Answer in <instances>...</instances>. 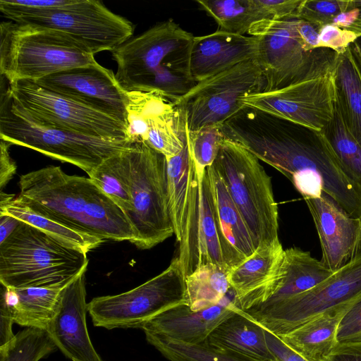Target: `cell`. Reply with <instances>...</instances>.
Here are the masks:
<instances>
[{"instance_id": "cell-24", "label": "cell", "mask_w": 361, "mask_h": 361, "mask_svg": "<svg viewBox=\"0 0 361 361\" xmlns=\"http://www.w3.org/2000/svg\"><path fill=\"white\" fill-rule=\"evenodd\" d=\"M68 283L23 288H8L1 286L5 291L16 324L25 328L47 331L57 312L63 290Z\"/></svg>"}, {"instance_id": "cell-34", "label": "cell", "mask_w": 361, "mask_h": 361, "mask_svg": "<svg viewBox=\"0 0 361 361\" xmlns=\"http://www.w3.org/2000/svg\"><path fill=\"white\" fill-rule=\"evenodd\" d=\"M56 349L47 331L27 327L17 333L7 346L0 348V361H39Z\"/></svg>"}, {"instance_id": "cell-50", "label": "cell", "mask_w": 361, "mask_h": 361, "mask_svg": "<svg viewBox=\"0 0 361 361\" xmlns=\"http://www.w3.org/2000/svg\"><path fill=\"white\" fill-rule=\"evenodd\" d=\"M360 219H361V217H360Z\"/></svg>"}, {"instance_id": "cell-32", "label": "cell", "mask_w": 361, "mask_h": 361, "mask_svg": "<svg viewBox=\"0 0 361 361\" xmlns=\"http://www.w3.org/2000/svg\"><path fill=\"white\" fill-rule=\"evenodd\" d=\"M229 270L226 266L207 263L186 276L189 307L197 311L219 303L231 290Z\"/></svg>"}, {"instance_id": "cell-30", "label": "cell", "mask_w": 361, "mask_h": 361, "mask_svg": "<svg viewBox=\"0 0 361 361\" xmlns=\"http://www.w3.org/2000/svg\"><path fill=\"white\" fill-rule=\"evenodd\" d=\"M220 30L245 35L251 27L263 20H271L262 0H197Z\"/></svg>"}, {"instance_id": "cell-28", "label": "cell", "mask_w": 361, "mask_h": 361, "mask_svg": "<svg viewBox=\"0 0 361 361\" xmlns=\"http://www.w3.org/2000/svg\"><path fill=\"white\" fill-rule=\"evenodd\" d=\"M0 214L11 216L25 222L72 248L85 253L99 246L104 241L69 228L52 219L42 215L18 197L0 193Z\"/></svg>"}, {"instance_id": "cell-42", "label": "cell", "mask_w": 361, "mask_h": 361, "mask_svg": "<svg viewBox=\"0 0 361 361\" xmlns=\"http://www.w3.org/2000/svg\"><path fill=\"white\" fill-rule=\"evenodd\" d=\"M321 361H361V343H338Z\"/></svg>"}, {"instance_id": "cell-9", "label": "cell", "mask_w": 361, "mask_h": 361, "mask_svg": "<svg viewBox=\"0 0 361 361\" xmlns=\"http://www.w3.org/2000/svg\"><path fill=\"white\" fill-rule=\"evenodd\" d=\"M132 210L128 215L137 240L150 249L174 235L169 200L166 158L143 142L129 147Z\"/></svg>"}, {"instance_id": "cell-4", "label": "cell", "mask_w": 361, "mask_h": 361, "mask_svg": "<svg viewBox=\"0 0 361 361\" xmlns=\"http://www.w3.org/2000/svg\"><path fill=\"white\" fill-rule=\"evenodd\" d=\"M87 253L20 221L0 243V283L8 288L70 283L88 264Z\"/></svg>"}, {"instance_id": "cell-18", "label": "cell", "mask_w": 361, "mask_h": 361, "mask_svg": "<svg viewBox=\"0 0 361 361\" xmlns=\"http://www.w3.org/2000/svg\"><path fill=\"white\" fill-rule=\"evenodd\" d=\"M304 200L319 238L321 261L335 272L361 250V219L349 215L324 192Z\"/></svg>"}, {"instance_id": "cell-36", "label": "cell", "mask_w": 361, "mask_h": 361, "mask_svg": "<svg viewBox=\"0 0 361 361\" xmlns=\"http://www.w3.org/2000/svg\"><path fill=\"white\" fill-rule=\"evenodd\" d=\"M186 135L189 153L196 169L205 170L212 166L225 139L219 126L192 132L186 128Z\"/></svg>"}, {"instance_id": "cell-19", "label": "cell", "mask_w": 361, "mask_h": 361, "mask_svg": "<svg viewBox=\"0 0 361 361\" xmlns=\"http://www.w3.org/2000/svg\"><path fill=\"white\" fill-rule=\"evenodd\" d=\"M285 250L281 243L263 246L229 270L236 306L245 312L265 303L285 276Z\"/></svg>"}, {"instance_id": "cell-7", "label": "cell", "mask_w": 361, "mask_h": 361, "mask_svg": "<svg viewBox=\"0 0 361 361\" xmlns=\"http://www.w3.org/2000/svg\"><path fill=\"white\" fill-rule=\"evenodd\" d=\"M295 15L255 23L248 34L256 37L255 59L266 81L263 92L288 86L331 74L338 53L327 47L307 50L298 31Z\"/></svg>"}, {"instance_id": "cell-49", "label": "cell", "mask_w": 361, "mask_h": 361, "mask_svg": "<svg viewBox=\"0 0 361 361\" xmlns=\"http://www.w3.org/2000/svg\"><path fill=\"white\" fill-rule=\"evenodd\" d=\"M271 361H277L276 360H271Z\"/></svg>"}, {"instance_id": "cell-1", "label": "cell", "mask_w": 361, "mask_h": 361, "mask_svg": "<svg viewBox=\"0 0 361 361\" xmlns=\"http://www.w3.org/2000/svg\"><path fill=\"white\" fill-rule=\"evenodd\" d=\"M219 128L284 175L304 200L324 192L361 217V188L345 175L321 131L245 106Z\"/></svg>"}, {"instance_id": "cell-3", "label": "cell", "mask_w": 361, "mask_h": 361, "mask_svg": "<svg viewBox=\"0 0 361 361\" xmlns=\"http://www.w3.org/2000/svg\"><path fill=\"white\" fill-rule=\"evenodd\" d=\"M195 36L170 19L112 50L116 78L126 92L157 91L180 98L196 82L190 73Z\"/></svg>"}, {"instance_id": "cell-35", "label": "cell", "mask_w": 361, "mask_h": 361, "mask_svg": "<svg viewBox=\"0 0 361 361\" xmlns=\"http://www.w3.org/2000/svg\"><path fill=\"white\" fill-rule=\"evenodd\" d=\"M145 338L169 361H242L213 350L206 342L188 345L153 336Z\"/></svg>"}, {"instance_id": "cell-11", "label": "cell", "mask_w": 361, "mask_h": 361, "mask_svg": "<svg viewBox=\"0 0 361 361\" xmlns=\"http://www.w3.org/2000/svg\"><path fill=\"white\" fill-rule=\"evenodd\" d=\"M361 301V250L314 288L271 307L244 313L276 336L324 313L350 308Z\"/></svg>"}, {"instance_id": "cell-48", "label": "cell", "mask_w": 361, "mask_h": 361, "mask_svg": "<svg viewBox=\"0 0 361 361\" xmlns=\"http://www.w3.org/2000/svg\"><path fill=\"white\" fill-rule=\"evenodd\" d=\"M353 56L361 69V36L350 45Z\"/></svg>"}, {"instance_id": "cell-43", "label": "cell", "mask_w": 361, "mask_h": 361, "mask_svg": "<svg viewBox=\"0 0 361 361\" xmlns=\"http://www.w3.org/2000/svg\"><path fill=\"white\" fill-rule=\"evenodd\" d=\"M11 144L0 139V189L4 188L12 179L16 173L17 166L9 154Z\"/></svg>"}, {"instance_id": "cell-2", "label": "cell", "mask_w": 361, "mask_h": 361, "mask_svg": "<svg viewBox=\"0 0 361 361\" xmlns=\"http://www.w3.org/2000/svg\"><path fill=\"white\" fill-rule=\"evenodd\" d=\"M18 197L36 212L104 240L137 236L125 212L90 178L49 166L20 176Z\"/></svg>"}, {"instance_id": "cell-16", "label": "cell", "mask_w": 361, "mask_h": 361, "mask_svg": "<svg viewBox=\"0 0 361 361\" xmlns=\"http://www.w3.org/2000/svg\"><path fill=\"white\" fill-rule=\"evenodd\" d=\"M333 73L276 91L250 94L242 102L245 106L321 131L335 112Z\"/></svg>"}, {"instance_id": "cell-6", "label": "cell", "mask_w": 361, "mask_h": 361, "mask_svg": "<svg viewBox=\"0 0 361 361\" xmlns=\"http://www.w3.org/2000/svg\"><path fill=\"white\" fill-rule=\"evenodd\" d=\"M0 139L73 164L87 175L105 159L133 143L88 137L38 122L14 102L8 87L1 91Z\"/></svg>"}, {"instance_id": "cell-21", "label": "cell", "mask_w": 361, "mask_h": 361, "mask_svg": "<svg viewBox=\"0 0 361 361\" xmlns=\"http://www.w3.org/2000/svg\"><path fill=\"white\" fill-rule=\"evenodd\" d=\"M239 311L235 297L231 299L227 295L219 303L200 310H192L186 305L171 308L150 319L142 329L145 336L200 345L221 322Z\"/></svg>"}, {"instance_id": "cell-13", "label": "cell", "mask_w": 361, "mask_h": 361, "mask_svg": "<svg viewBox=\"0 0 361 361\" xmlns=\"http://www.w3.org/2000/svg\"><path fill=\"white\" fill-rule=\"evenodd\" d=\"M7 87L14 102L38 122L88 137L129 140L126 126L121 121L34 81L8 82Z\"/></svg>"}, {"instance_id": "cell-37", "label": "cell", "mask_w": 361, "mask_h": 361, "mask_svg": "<svg viewBox=\"0 0 361 361\" xmlns=\"http://www.w3.org/2000/svg\"><path fill=\"white\" fill-rule=\"evenodd\" d=\"M80 0H1L0 11L12 21L58 13L71 8Z\"/></svg>"}, {"instance_id": "cell-39", "label": "cell", "mask_w": 361, "mask_h": 361, "mask_svg": "<svg viewBox=\"0 0 361 361\" xmlns=\"http://www.w3.org/2000/svg\"><path fill=\"white\" fill-rule=\"evenodd\" d=\"M358 37L357 34L333 24L323 25L319 30L320 47L332 49L338 54L344 51Z\"/></svg>"}, {"instance_id": "cell-14", "label": "cell", "mask_w": 361, "mask_h": 361, "mask_svg": "<svg viewBox=\"0 0 361 361\" xmlns=\"http://www.w3.org/2000/svg\"><path fill=\"white\" fill-rule=\"evenodd\" d=\"M126 128L131 142H143L166 159L187 145L186 118L180 98L157 91L127 92Z\"/></svg>"}, {"instance_id": "cell-45", "label": "cell", "mask_w": 361, "mask_h": 361, "mask_svg": "<svg viewBox=\"0 0 361 361\" xmlns=\"http://www.w3.org/2000/svg\"><path fill=\"white\" fill-rule=\"evenodd\" d=\"M322 26L300 19L298 31L304 47L312 50L320 47L319 30Z\"/></svg>"}, {"instance_id": "cell-20", "label": "cell", "mask_w": 361, "mask_h": 361, "mask_svg": "<svg viewBox=\"0 0 361 361\" xmlns=\"http://www.w3.org/2000/svg\"><path fill=\"white\" fill-rule=\"evenodd\" d=\"M82 271L64 288L57 312L47 331L57 349L72 361H103L88 334L85 273Z\"/></svg>"}, {"instance_id": "cell-12", "label": "cell", "mask_w": 361, "mask_h": 361, "mask_svg": "<svg viewBox=\"0 0 361 361\" xmlns=\"http://www.w3.org/2000/svg\"><path fill=\"white\" fill-rule=\"evenodd\" d=\"M265 85L255 57L197 82L179 99L188 130L221 126L245 107L244 97L263 92Z\"/></svg>"}, {"instance_id": "cell-22", "label": "cell", "mask_w": 361, "mask_h": 361, "mask_svg": "<svg viewBox=\"0 0 361 361\" xmlns=\"http://www.w3.org/2000/svg\"><path fill=\"white\" fill-rule=\"evenodd\" d=\"M257 40L216 30L195 37L190 54V73L197 83L255 57Z\"/></svg>"}, {"instance_id": "cell-17", "label": "cell", "mask_w": 361, "mask_h": 361, "mask_svg": "<svg viewBox=\"0 0 361 361\" xmlns=\"http://www.w3.org/2000/svg\"><path fill=\"white\" fill-rule=\"evenodd\" d=\"M35 82L126 126L127 92L118 84L115 74L97 61L47 75Z\"/></svg>"}, {"instance_id": "cell-46", "label": "cell", "mask_w": 361, "mask_h": 361, "mask_svg": "<svg viewBox=\"0 0 361 361\" xmlns=\"http://www.w3.org/2000/svg\"><path fill=\"white\" fill-rule=\"evenodd\" d=\"M20 221L11 216L0 214V243H2L10 235Z\"/></svg>"}, {"instance_id": "cell-25", "label": "cell", "mask_w": 361, "mask_h": 361, "mask_svg": "<svg viewBox=\"0 0 361 361\" xmlns=\"http://www.w3.org/2000/svg\"><path fill=\"white\" fill-rule=\"evenodd\" d=\"M284 262L285 276L276 293L265 303L248 311H258L274 306L314 288L334 273L321 260L313 257L310 252L297 247L285 250Z\"/></svg>"}, {"instance_id": "cell-15", "label": "cell", "mask_w": 361, "mask_h": 361, "mask_svg": "<svg viewBox=\"0 0 361 361\" xmlns=\"http://www.w3.org/2000/svg\"><path fill=\"white\" fill-rule=\"evenodd\" d=\"M14 22L62 31L94 55L103 51H111L131 38L134 32L131 22L96 0H80L70 9L25 17Z\"/></svg>"}, {"instance_id": "cell-41", "label": "cell", "mask_w": 361, "mask_h": 361, "mask_svg": "<svg viewBox=\"0 0 361 361\" xmlns=\"http://www.w3.org/2000/svg\"><path fill=\"white\" fill-rule=\"evenodd\" d=\"M14 319L5 291L1 286L0 296V348L7 346L14 338Z\"/></svg>"}, {"instance_id": "cell-47", "label": "cell", "mask_w": 361, "mask_h": 361, "mask_svg": "<svg viewBox=\"0 0 361 361\" xmlns=\"http://www.w3.org/2000/svg\"><path fill=\"white\" fill-rule=\"evenodd\" d=\"M348 9H350L354 16L355 21L353 25L346 30H350L359 36H361V0H350Z\"/></svg>"}, {"instance_id": "cell-33", "label": "cell", "mask_w": 361, "mask_h": 361, "mask_svg": "<svg viewBox=\"0 0 361 361\" xmlns=\"http://www.w3.org/2000/svg\"><path fill=\"white\" fill-rule=\"evenodd\" d=\"M321 133L345 175L361 188V146L345 128L336 106L333 118Z\"/></svg>"}, {"instance_id": "cell-26", "label": "cell", "mask_w": 361, "mask_h": 361, "mask_svg": "<svg viewBox=\"0 0 361 361\" xmlns=\"http://www.w3.org/2000/svg\"><path fill=\"white\" fill-rule=\"evenodd\" d=\"M349 309L324 313L278 337L306 361H321L338 344V326Z\"/></svg>"}, {"instance_id": "cell-10", "label": "cell", "mask_w": 361, "mask_h": 361, "mask_svg": "<svg viewBox=\"0 0 361 361\" xmlns=\"http://www.w3.org/2000/svg\"><path fill=\"white\" fill-rule=\"evenodd\" d=\"M188 305L185 276L178 257L162 272L128 291L93 298L87 304L94 326L140 328L171 308Z\"/></svg>"}, {"instance_id": "cell-8", "label": "cell", "mask_w": 361, "mask_h": 361, "mask_svg": "<svg viewBox=\"0 0 361 361\" xmlns=\"http://www.w3.org/2000/svg\"><path fill=\"white\" fill-rule=\"evenodd\" d=\"M213 165L243 216L255 249L281 243L271 179L259 159L240 145L225 138Z\"/></svg>"}, {"instance_id": "cell-23", "label": "cell", "mask_w": 361, "mask_h": 361, "mask_svg": "<svg viewBox=\"0 0 361 361\" xmlns=\"http://www.w3.org/2000/svg\"><path fill=\"white\" fill-rule=\"evenodd\" d=\"M213 350L242 361L276 360L265 329L240 310L221 322L206 341Z\"/></svg>"}, {"instance_id": "cell-38", "label": "cell", "mask_w": 361, "mask_h": 361, "mask_svg": "<svg viewBox=\"0 0 361 361\" xmlns=\"http://www.w3.org/2000/svg\"><path fill=\"white\" fill-rule=\"evenodd\" d=\"M349 2L338 0H302L295 16L320 26L333 24L338 15L347 11Z\"/></svg>"}, {"instance_id": "cell-31", "label": "cell", "mask_w": 361, "mask_h": 361, "mask_svg": "<svg viewBox=\"0 0 361 361\" xmlns=\"http://www.w3.org/2000/svg\"><path fill=\"white\" fill-rule=\"evenodd\" d=\"M130 147L109 157L88 174L94 183L118 206L127 216L130 214L133 206L128 151Z\"/></svg>"}, {"instance_id": "cell-40", "label": "cell", "mask_w": 361, "mask_h": 361, "mask_svg": "<svg viewBox=\"0 0 361 361\" xmlns=\"http://www.w3.org/2000/svg\"><path fill=\"white\" fill-rule=\"evenodd\" d=\"M337 343H361V301L348 310L339 322Z\"/></svg>"}, {"instance_id": "cell-5", "label": "cell", "mask_w": 361, "mask_h": 361, "mask_svg": "<svg viewBox=\"0 0 361 361\" xmlns=\"http://www.w3.org/2000/svg\"><path fill=\"white\" fill-rule=\"evenodd\" d=\"M94 56L62 31L12 20L1 23L0 73L8 82H36L60 71L95 63Z\"/></svg>"}, {"instance_id": "cell-29", "label": "cell", "mask_w": 361, "mask_h": 361, "mask_svg": "<svg viewBox=\"0 0 361 361\" xmlns=\"http://www.w3.org/2000/svg\"><path fill=\"white\" fill-rule=\"evenodd\" d=\"M207 171L223 234L231 245L246 259L256 250L251 234L214 166L207 167Z\"/></svg>"}, {"instance_id": "cell-27", "label": "cell", "mask_w": 361, "mask_h": 361, "mask_svg": "<svg viewBox=\"0 0 361 361\" xmlns=\"http://www.w3.org/2000/svg\"><path fill=\"white\" fill-rule=\"evenodd\" d=\"M333 76L336 106L345 128L361 146V69L350 46L338 54Z\"/></svg>"}, {"instance_id": "cell-44", "label": "cell", "mask_w": 361, "mask_h": 361, "mask_svg": "<svg viewBox=\"0 0 361 361\" xmlns=\"http://www.w3.org/2000/svg\"><path fill=\"white\" fill-rule=\"evenodd\" d=\"M267 345L277 361H306L276 335L265 329Z\"/></svg>"}]
</instances>
